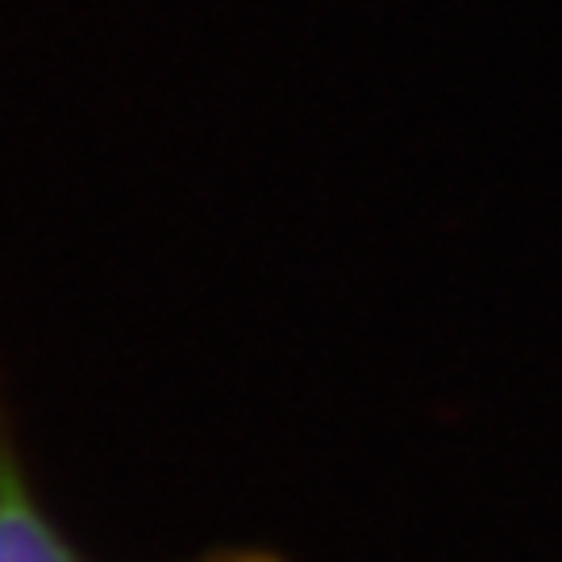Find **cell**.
Listing matches in <instances>:
<instances>
[{
    "label": "cell",
    "instance_id": "6da1fadb",
    "mask_svg": "<svg viewBox=\"0 0 562 562\" xmlns=\"http://www.w3.org/2000/svg\"><path fill=\"white\" fill-rule=\"evenodd\" d=\"M0 562H101L63 529L30 480L18 422L4 401V383H0ZM180 562H283V554L267 546H213Z\"/></svg>",
    "mask_w": 562,
    "mask_h": 562
}]
</instances>
